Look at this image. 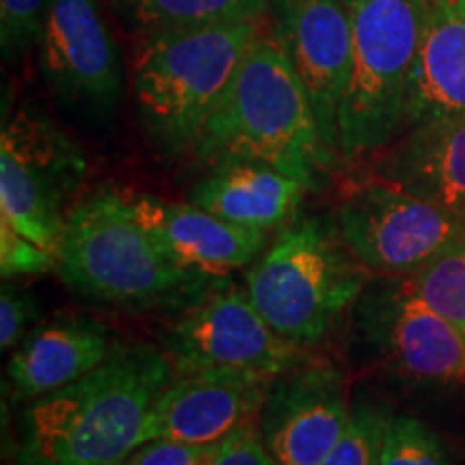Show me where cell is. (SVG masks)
I'll use <instances>...</instances> for the list:
<instances>
[{
  "label": "cell",
  "instance_id": "obj_28",
  "mask_svg": "<svg viewBox=\"0 0 465 465\" xmlns=\"http://www.w3.org/2000/svg\"><path fill=\"white\" fill-rule=\"evenodd\" d=\"M212 465H278L265 441L261 438L259 424L248 422L220 441V450Z\"/></svg>",
  "mask_w": 465,
  "mask_h": 465
},
{
  "label": "cell",
  "instance_id": "obj_6",
  "mask_svg": "<svg viewBox=\"0 0 465 465\" xmlns=\"http://www.w3.org/2000/svg\"><path fill=\"white\" fill-rule=\"evenodd\" d=\"M351 15V74L339 113V155L360 160L403 130L407 86L431 0H345Z\"/></svg>",
  "mask_w": 465,
  "mask_h": 465
},
{
  "label": "cell",
  "instance_id": "obj_22",
  "mask_svg": "<svg viewBox=\"0 0 465 465\" xmlns=\"http://www.w3.org/2000/svg\"><path fill=\"white\" fill-rule=\"evenodd\" d=\"M388 422L391 414L380 405L351 407L345 431L322 465H380Z\"/></svg>",
  "mask_w": 465,
  "mask_h": 465
},
{
  "label": "cell",
  "instance_id": "obj_5",
  "mask_svg": "<svg viewBox=\"0 0 465 465\" xmlns=\"http://www.w3.org/2000/svg\"><path fill=\"white\" fill-rule=\"evenodd\" d=\"M364 287L341 231L315 216L295 218L246 274V293L261 317L298 347L323 339Z\"/></svg>",
  "mask_w": 465,
  "mask_h": 465
},
{
  "label": "cell",
  "instance_id": "obj_26",
  "mask_svg": "<svg viewBox=\"0 0 465 465\" xmlns=\"http://www.w3.org/2000/svg\"><path fill=\"white\" fill-rule=\"evenodd\" d=\"M39 319L37 302L28 291L5 282L0 291V347L15 349L26 339L28 328Z\"/></svg>",
  "mask_w": 465,
  "mask_h": 465
},
{
  "label": "cell",
  "instance_id": "obj_9",
  "mask_svg": "<svg viewBox=\"0 0 465 465\" xmlns=\"http://www.w3.org/2000/svg\"><path fill=\"white\" fill-rule=\"evenodd\" d=\"M358 332L388 371L420 386H465V341L410 276H381L356 302Z\"/></svg>",
  "mask_w": 465,
  "mask_h": 465
},
{
  "label": "cell",
  "instance_id": "obj_16",
  "mask_svg": "<svg viewBox=\"0 0 465 465\" xmlns=\"http://www.w3.org/2000/svg\"><path fill=\"white\" fill-rule=\"evenodd\" d=\"M113 336L91 317H61L37 325L15 347L7 375L17 401H33L91 373L113 351Z\"/></svg>",
  "mask_w": 465,
  "mask_h": 465
},
{
  "label": "cell",
  "instance_id": "obj_23",
  "mask_svg": "<svg viewBox=\"0 0 465 465\" xmlns=\"http://www.w3.org/2000/svg\"><path fill=\"white\" fill-rule=\"evenodd\" d=\"M380 465H450V459L427 424L414 416H391Z\"/></svg>",
  "mask_w": 465,
  "mask_h": 465
},
{
  "label": "cell",
  "instance_id": "obj_14",
  "mask_svg": "<svg viewBox=\"0 0 465 465\" xmlns=\"http://www.w3.org/2000/svg\"><path fill=\"white\" fill-rule=\"evenodd\" d=\"M274 380V375L237 369L174 377L149 411L143 444L151 440L220 444L261 414Z\"/></svg>",
  "mask_w": 465,
  "mask_h": 465
},
{
  "label": "cell",
  "instance_id": "obj_3",
  "mask_svg": "<svg viewBox=\"0 0 465 465\" xmlns=\"http://www.w3.org/2000/svg\"><path fill=\"white\" fill-rule=\"evenodd\" d=\"M201 160H257L317 190L336 155L323 143L311 97L274 33H261L207 121Z\"/></svg>",
  "mask_w": 465,
  "mask_h": 465
},
{
  "label": "cell",
  "instance_id": "obj_21",
  "mask_svg": "<svg viewBox=\"0 0 465 465\" xmlns=\"http://www.w3.org/2000/svg\"><path fill=\"white\" fill-rule=\"evenodd\" d=\"M418 293L465 341V240L411 274Z\"/></svg>",
  "mask_w": 465,
  "mask_h": 465
},
{
  "label": "cell",
  "instance_id": "obj_25",
  "mask_svg": "<svg viewBox=\"0 0 465 465\" xmlns=\"http://www.w3.org/2000/svg\"><path fill=\"white\" fill-rule=\"evenodd\" d=\"M56 270V257L0 218V272L5 281Z\"/></svg>",
  "mask_w": 465,
  "mask_h": 465
},
{
  "label": "cell",
  "instance_id": "obj_8",
  "mask_svg": "<svg viewBox=\"0 0 465 465\" xmlns=\"http://www.w3.org/2000/svg\"><path fill=\"white\" fill-rule=\"evenodd\" d=\"M339 231L360 265L380 276H411L465 240V212L386 182L360 185L341 203Z\"/></svg>",
  "mask_w": 465,
  "mask_h": 465
},
{
  "label": "cell",
  "instance_id": "obj_10",
  "mask_svg": "<svg viewBox=\"0 0 465 465\" xmlns=\"http://www.w3.org/2000/svg\"><path fill=\"white\" fill-rule=\"evenodd\" d=\"M300 349L270 328L248 293L226 282L182 311L162 336V351L177 375L237 369L278 377L300 369Z\"/></svg>",
  "mask_w": 465,
  "mask_h": 465
},
{
  "label": "cell",
  "instance_id": "obj_15",
  "mask_svg": "<svg viewBox=\"0 0 465 465\" xmlns=\"http://www.w3.org/2000/svg\"><path fill=\"white\" fill-rule=\"evenodd\" d=\"M134 207L162 250L183 270L226 278L232 270L252 263L265 246L263 231L226 223L192 203L141 196Z\"/></svg>",
  "mask_w": 465,
  "mask_h": 465
},
{
  "label": "cell",
  "instance_id": "obj_19",
  "mask_svg": "<svg viewBox=\"0 0 465 465\" xmlns=\"http://www.w3.org/2000/svg\"><path fill=\"white\" fill-rule=\"evenodd\" d=\"M465 113V0H431L407 86L403 127Z\"/></svg>",
  "mask_w": 465,
  "mask_h": 465
},
{
  "label": "cell",
  "instance_id": "obj_2",
  "mask_svg": "<svg viewBox=\"0 0 465 465\" xmlns=\"http://www.w3.org/2000/svg\"><path fill=\"white\" fill-rule=\"evenodd\" d=\"M56 272L86 300L124 311H185L224 284V278L174 263L141 223L134 201L114 188H100L69 209Z\"/></svg>",
  "mask_w": 465,
  "mask_h": 465
},
{
  "label": "cell",
  "instance_id": "obj_12",
  "mask_svg": "<svg viewBox=\"0 0 465 465\" xmlns=\"http://www.w3.org/2000/svg\"><path fill=\"white\" fill-rule=\"evenodd\" d=\"M274 37L311 97L323 143L339 153V113L351 74L353 33L345 0H272Z\"/></svg>",
  "mask_w": 465,
  "mask_h": 465
},
{
  "label": "cell",
  "instance_id": "obj_18",
  "mask_svg": "<svg viewBox=\"0 0 465 465\" xmlns=\"http://www.w3.org/2000/svg\"><path fill=\"white\" fill-rule=\"evenodd\" d=\"M308 188L257 160H220L190 190V203L243 229L267 231L287 223Z\"/></svg>",
  "mask_w": 465,
  "mask_h": 465
},
{
  "label": "cell",
  "instance_id": "obj_17",
  "mask_svg": "<svg viewBox=\"0 0 465 465\" xmlns=\"http://www.w3.org/2000/svg\"><path fill=\"white\" fill-rule=\"evenodd\" d=\"M381 182L465 212V113L411 125L380 164Z\"/></svg>",
  "mask_w": 465,
  "mask_h": 465
},
{
  "label": "cell",
  "instance_id": "obj_4",
  "mask_svg": "<svg viewBox=\"0 0 465 465\" xmlns=\"http://www.w3.org/2000/svg\"><path fill=\"white\" fill-rule=\"evenodd\" d=\"M263 31L261 20H237L144 33L132 78L151 141L166 153L194 149Z\"/></svg>",
  "mask_w": 465,
  "mask_h": 465
},
{
  "label": "cell",
  "instance_id": "obj_20",
  "mask_svg": "<svg viewBox=\"0 0 465 465\" xmlns=\"http://www.w3.org/2000/svg\"><path fill=\"white\" fill-rule=\"evenodd\" d=\"M132 28L153 33L166 28L261 20L272 0H106Z\"/></svg>",
  "mask_w": 465,
  "mask_h": 465
},
{
  "label": "cell",
  "instance_id": "obj_24",
  "mask_svg": "<svg viewBox=\"0 0 465 465\" xmlns=\"http://www.w3.org/2000/svg\"><path fill=\"white\" fill-rule=\"evenodd\" d=\"M48 0H0V48L5 61H17L42 37Z\"/></svg>",
  "mask_w": 465,
  "mask_h": 465
},
{
  "label": "cell",
  "instance_id": "obj_1",
  "mask_svg": "<svg viewBox=\"0 0 465 465\" xmlns=\"http://www.w3.org/2000/svg\"><path fill=\"white\" fill-rule=\"evenodd\" d=\"M173 380L162 349L114 345L91 373L26 401L17 465H121L143 446L149 411Z\"/></svg>",
  "mask_w": 465,
  "mask_h": 465
},
{
  "label": "cell",
  "instance_id": "obj_13",
  "mask_svg": "<svg viewBox=\"0 0 465 465\" xmlns=\"http://www.w3.org/2000/svg\"><path fill=\"white\" fill-rule=\"evenodd\" d=\"M345 377L332 364L278 375L261 410L259 431L278 465H322L349 422Z\"/></svg>",
  "mask_w": 465,
  "mask_h": 465
},
{
  "label": "cell",
  "instance_id": "obj_11",
  "mask_svg": "<svg viewBox=\"0 0 465 465\" xmlns=\"http://www.w3.org/2000/svg\"><path fill=\"white\" fill-rule=\"evenodd\" d=\"M39 69L58 104L102 121L124 95V63L95 0H48Z\"/></svg>",
  "mask_w": 465,
  "mask_h": 465
},
{
  "label": "cell",
  "instance_id": "obj_7",
  "mask_svg": "<svg viewBox=\"0 0 465 465\" xmlns=\"http://www.w3.org/2000/svg\"><path fill=\"white\" fill-rule=\"evenodd\" d=\"M84 177L83 149L54 121L15 110L0 136V218L56 257Z\"/></svg>",
  "mask_w": 465,
  "mask_h": 465
},
{
  "label": "cell",
  "instance_id": "obj_27",
  "mask_svg": "<svg viewBox=\"0 0 465 465\" xmlns=\"http://www.w3.org/2000/svg\"><path fill=\"white\" fill-rule=\"evenodd\" d=\"M220 444H185L173 440H151L138 446L124 465H212Z\"/></svg>",
  "mask_w": 465,
  "mask_h": 465
}]
</instances>
